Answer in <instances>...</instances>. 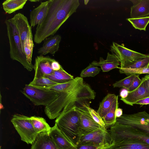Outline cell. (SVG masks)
<instances>
[{
  "instance_id": "obj_21",
  "label": "cell",
  "mask_w": 149,
  "mask_h": 149,
  "mask_svg": "<svg viewBox=\"0 0 149 149\" xmlns=\"http://www.w3.org/2000/svg\"><path fill=\"white\" fill-rule=\"evenodd\" d=\"M118 96L114 94L109 93L101 102L97 112L102 119L110 110L114 101Z\"/></svg>"
},
{
  "instance_id": "obj_10",
  "label": "cell",
  "mask_w": 149,
  "mask_h": 149,
  "mask_svg": "<svg viewBox=\"0 0 149 149\" xmlns=\"http://www.w3.org/2000/svg\"><path fill=\"white\" fill-rule=\"evenodd\" d=\"M87 102L76 106L80 116L81 123L79 132L80 138L84 135L101 128H105L101 126L93 119L87 107Z\"/></svg>"
},
{
  "instance_id": "obj_16",
  "label": "cell",
  "mask_w": 149,
  "mask_h": 149,
  "mask_svg": "<svg viewBox=\"0 0 149 149\" xmlns=\"http://www.w3.org/2000/svg\"><path fill=\"white\" fill-rule=\"evenodd\" d=\"M61 39V37L59 35H54L46 38L44 40L42 46L38 49L37 53L42 56L49 53L54 54L59 49Z\"/></svg>"
},
{
  "instance_id": "obj_17",
  "label": "cell",
  "mask_w": 149,
  "mask_h": 149,
  "mask_svg": "<svg viewBox=\"0 0 149 149\" xmlns=\"http://www.w3.org/2000/svg\"><path fill=\"white\" fill-rule=\"evenodd\" d=\"M49 2V0L41 2L38 6L31 11L30 22L31 27H34L43 20L47 13Z\"/></svg>"
},
{
  "instance_id": "obj_44",
  "label": "cell",
  "mask_w": 149,
  "mask_h": 149,
  "mask_svg": "<svg viewBox=\"0 0 149 149\" xmlns=\"http://www.w3.org/2000/svg\"><path fill=\"white\" fill-rule=\"evenodd\" d=\"M0 149H1V147L0 148Z\"/></svg>"
},
{
  "instance_id": "obj_23",
  "label": "cell",
  "mask_w": 149,
  "mask_h": 149,
  "mask_svg": "<svg viewBox=\"0 0 149 149\" xmlns=\"http://www.w3.org/2000/svg\"><path fill=\"white\" fill-rule=\"evenodd\" d=\"M106 149H149V145L131 142L112 143Z\"/></svg>"
},
{
  "instance_id": "obj_1",
  "label": "cell",
  "mask_w": 149,
  "mask_h": 149,
  "mask_svg": "<svg viewBox=\"0 0 149 149\" xmlns=\"http://www.w3.org/2000/svg\"><path fill=\"white\" fill-rule=\"evenodd\" d=\"M48 8L43 20L37 25L34 40L37 44L54 36L79 5V0H49Z\"/></svg>"
},
{
  "instance_id": "obj_6",
  "label": "cell",
  "mask_w": 149,
  "mask_h": 149,
  "mask_svg": "<svg viewBox=\"0 0 149 149\" xmlns=\"http://www.w3.org/2000/svg\"><path fill=\"white\" fill-rule=\"evenodd\" d=\"M21 92L35 105L48 106L59 96L60 92L50 89L38 88L26 84Z\"/></svg>"
},
{
  "instance_id": "obj_35",
  "label": "cell",
  "mask_w": 149,
  "mask_h": 149,
  "mask_svg": "<svg viewBox=\"0 0 149 149\" xmlns=\"http://www.w3.org/2000/svg\"><path fill=\"white\" fill-rule=\"evenodd\" d=\"M141 81V79L140 78L139 75L136 74L131 85L127 89L129 92L133 91L138 88L140 84Z\"/></svg>"
},
{
  "instance_id": "obj_20",
  "label": "cell",
  "mask_w": 149,
  "mask_h": 149,
  "mask_svg": "<svg viewBox=\"0 0 149 149\" xmlns=\"http://www.w3.org/2000/svg\"><path fill=\"white\" fill-rule=\"evenodd\" d=\"M149 15V0H140L131 8V18L144 17Z\"/></svg>"
},
{
  "instance_id": "obj_36",
  "label": "cell",
  "mask_w": 149,
  "mask_h": 149,
  "mask_svg": "<svg viewBox=\"0 0 149 149\" xmlns=\"http://www.w3.org/2000/svg\"><path fill=\"white\" fill-rule=\"evenodd\" d=\"M129 92L127 89L123 88L120 91V96L121 98H125L127 96Z\"/></svg>"
},
{
  "instance_id": "obj_33",
  "label": "cell",
  "mask_w": 149,
  "mask_h": 149,
  "mask_svg": "<svg viewBox=\"0 0 149 149\" xmlns=\"http://www.w3.org/2000/svg\"><path fill=\"white\" fill-rule=\"evenodd\" d=\"M86 107L91 116L95 121L101 126L106 128L105 124L102 118L97 112L90 107V103H88L87 104Z\"/></svg>"
},
{
  "instance_id": "obj_29",
  "label": "cell",
  "mask_w": 149,
  "mask_h": 149,
  "mask_svg": "<svg viewBox=\"0 0 149 149\" xmlns=\"http://www.w3.org/2000/svg\"><path fill=\"white\" fill-rule=\"evenodd\" d=\"M34 44L33 40V36L31 30L28 36L26 39L24 45V52L26 56L28 62L31 64Z\"/></svg>"
},
{
  "instance_id": "obj_34",
  "label": "cell",
  "mask_w": 149,
  "mask_h": 149,
  "mask_svg": "<svg viewBox=\"0 0 149 149\" xmlns=\"http://www.w3.org/2000/svg\"><path fill=\"white\" fill-rule=\"evenodd\" d=\"M147 68H149V55L147 57L124 68L135 69Z\"/></svg>"
},
{
  "instance_id": "obj_22",
  "label": "cell",
  "mask_w": 149,
  "mask_h": 149,
  "mask_svg": "<svg viewBox=\"0 0 149 149\" xmlns=\"http://www.w3.org/2000/svg\"><path fill=\"white\" fill-rule=\"evenodd\" d=\"M45 77L58 84H63L73 80V76L69 74L63 68L54 71L52 74L45 76Z\"/></svg>"
},
{
  "instance_id": "obj_8",
  "label": "cell",
  "mask_w": 149,
  "mask_h": 149,
  "mask_svg": "<svg viewBox=\"0 0 149 149\" xmlns=\"http://www.w3.org/2000/svg\"><path fill=\"white\" fill-rule=\"evenodd\" d=\"M111 51L118 58L120 67L124 68L138 61L146 58L149 55L143 54L127 48L124 46L113 42Z\"/></svg>"
},
{
  "instance_id": "obj_7",
  "label": "cell",
  "mask_w": 149,
  "mask_h": 149,
  "mask_svg": "<svg viewBox=\"0 0 149 149\" xmlns=\"http://www.w3.org/2000/svg\"><path fill=\"white\" fill-rule=\"evenodd\" d=\"M21 140L32 144L38 134L35 130L30 117L19 114H14L11 120Z\"/></svg>"
},
{
  "instance_id": "obj_37",
  "label": "cell",
  "mask_w": 149,
  "mask_h": 149,
  "mask_svg": "<svg viewBox=\"0 0 149 149\" xmlns=\"http://www.w3.org/2000/svg\"><path fill=\"white\" fill-rule=\"evenodd\" d=\"M135 104H140L142 106L144 105L149 104V97L139 100L136 102Z\"/></svg>"
},
{
  "instance_id": "obj_5",
  "label": "cell",
  "mask_w": 149,
  "mask_h": 149,
  "mask_svg": "<svg viewBox=\"0 0 149 149\" xmlns=\"http://www.w3.org/2000/svg\"><path fill=\"white\" fill-rule=\"evenodd\" d=\"M109 133L112 143L126 141L149 145V134L129 125L117 123L112 125Z\"/></svg>"
},
{
  "instance_id": "obj_9",
  "label": "cell",
  "mask_w": 149,
  "mask_h": 149,
  "mask_svg": "<svg viewBox=\"0 0 149 149\" xmlns=\"http://www.w3.org/2000/svg\"><path fill=\"white\" fill-rule=\"evenodd\" d=\"M116 123L131 126L149 134V114L145 111L132 114H123Z\"/></svg>"
},
{
  "instance_id": "obj_28",
  "label": "cell",
  "mask_w": 149,
  "mask_h": 149,
  "mask_svg": "<svg viewBox=\"0 0 149 149\" xmlns=\"http://www.w3.org/2000/svg\"><path fill=\"white\" fill-rule=\"evenodd\" d=\"M127 20L135 29L146 31V27L149 23V16L137 18H128Z\"/></svg>"
},
{
  "instance_id": "obj_14",
  "label": "cell",
  "mask_w": 149,
  "mask_h": 149,
  "mask_svg": "<svg viewBox=\"0 0 149 149\" xmlns=\"http://www.w3.org/2000/svg\"><path fill=\"white\" fill-rule=\"evenodd\" d=\"M12 19L19 33L23 50L24 52V43L30 31L31 30V27L26 17L21 13H19L15 14Z\"/></svg>"
},
{
  "instance_id": "obj_31",
  "label": "cell",
  "mask_w": 149,
  "mask_h": 149,
  "mask_svg": "<svg viewBox=\"0 0 149 149\" xmlns=\"http://www.w3.org/2000/svg\"><path fill=\"white\" fill-rule=\"evenodd\" d=\"M118 68L119 69L120 73L125 74L127 75L132 74H149V68L135 69L122 68L120 67H118Z\"/></svg>"
},
{
  "instance_id": "obj_15",
  "label": "cell",
  "mask_w": 149,
  "mask_h": 149,
  "mask_svg": "<svg viewBox=\"0 0 149 149\" xmlns=\"http://www.w3.org/2000/svg\"><path fill=\"white\" fill-rule=\"evenodd\" d=\"M49 135L58 149H77L62 133L56 124L51 127Z\"/></svg>"
},
{
  "instance_id": "obj_38",
  "label": "cell",
  "mask_w": 149,
  "mask_h": 149,
  "mask_svg": "<svg viewBox=\"0 0 149 149\" xmlns=\"http://www.w3.org/2000/svg\"><path fill=\"white\" fill-rule=\"evenodd\" d=\"M98 147L91 145H82L77 146V149H95Z\"/></svg>"
},
{
  "instance_id": "obj_43",
  "label": "cell",
  "mask_w": 149,
  "mask_h": 149,
  "mask_svg": "<svg viewBox=\"0 0 149 149\" xmlns=\"http://www.w3.org/2000/svg\"><path fill=\"white\" fill-rule=\"evenodd\" d=\"M29 1L31 2H39L40 1V0H29Z\"/></svg>"
},
{
  "instance_id": "obj_3",
  "label": "cell",
  "mask_w": 149,
  "mask_h": 149,
  "mask_svg": "<svg viewBox=\"0 0 149 149\" xmlns=\"http://www.w3.org/2000/svg\"><path fill=\"white\" fill-rule=\"evenodd\" d=\"M80 123V115L75 106L63 109L55 120L58 129L77 147L80 139L79 132Z\"/></svg>"
},
{
  "instance_id": "obj_11",
  "label": "cell",
  "mask_w": 149,
  "mask_h": 149,
  "mask_svg": "<svg viewBox=\"0 0 149 149\" xmlns=\"http://www.w3.org/2000/svg\"><path fill=\"white\" fill-rule=\"evenodd\" d=\"M111 136L106 129L101 128L81 136L77 146L91 145L99 146L109 143L111 144Z\"/></svg>"
},
{
  "instance_id": "obj_32",
  "label": "cell",
  "mask_w": 149,
  "mask_h": 149,
  "mask_svg": "<svg viewBox=\"0 0 149 149\" xmlns=\"http://www.w3.org/2000/svg\"><path fill=\"white\" fill-rule=\"evenodd\" d=\"M136 74H132L126 78L116 81L113 84V87H122L127 89L131 85Z\"/></svg>"
},
{
  "instance_id": "obj_41",
  "label": "cell",
  "mask_w": 149,
  "mask_h": 149,
  "mask_svg": "<svg viewBox=\"0 0 149 149\" xmlns=\"http://www.w3.org/2000/svg\"><path fill=\"white\" fill-rule=\"evenodd\" d=\"M144 77L146 78L147 81V85L149 90V74L146 75Z\"/></svg>"
},
{
  "instance_id": "obj_25",
  "label": "cell",
  "mask_w": 149,
  "mask_h": 149,
  "mask_svg": "<svg viewBox=\"0 0 149 149\" xmlns=\"http://www.w3.org/2000/svg\"><path fill=\"white\" fill-rule=\"evenodd\" d=\"M27 0H6L2 3L3 10L7 13L10 14L22 9Z\"/></svg>"
},
{
  "instance_id": "obj_27",
  "label": "cell",
  "mask_w": 149,
  "mask_h": 149,
  "mask_svg": "<svg viewBox=\"0 0 149 149\" xmlns=\"http://www.w3.org/2000/svg\"><path fill=\"white\" fill-rule=\"evenodd\" d=\"M58 84L47 78L42 77L34 78L29 84L38 88L48 89L51 86Z\"/></svg>"
},
{
  "instance_id": "obj_12",
  "label": "cell",
  "mask_w": 149,
  "mask_h": 149,
  "mask_svg": "<svg viewBox=\"0 0 149 149\" xmlns=\"http://www.w3.org/2000/svg\"><path fill=\"white\" fill-rule=\"evenodd\" d=\"M55 60L48 56L40 55L36 56L33 65L35 71L34 78L44 77L52 74L54 71L52 65Z\"/></svg>"
},
{
  "instance_id": "obj_4",
  "label": "cell",
  "mask_w": 149,
  "mask_h": 149,
  "mask_svg": "<svg viewBox=\"0 0 149 149\" xmlns=\"http://www.w3.org/2000/svg\"><path fill=\"white\" fill-rule=\"evenodd\" d=\"M7 34L9 43L10 56L11 59L19 62L29 71L33 69V65L28 61L24 52L19 33L12 18L6 20Z\"/></svg>"
},
{
  "instance_id": "obj_42",
  "label": "cell",
  "mask_w": 149,
  "mask_h": 149,
  "mask_svg": "<svg viewBox=\"0 0 149 149\" xmlns=\"http://www.w3.org/2000/svg\"><path fill=\"white\" fill-rule=\"evenodd\" d=\"M130 1L133 3V5H135L139 3L140 0H130Z\"/></svg>"
},
{
  "instance_id": "obj_24",
  "label": "cell",
  "mask_w": 149,
  "mask_h": 149,
  "mask_svg": "<svg viewBox=\"0 0 149 149\" xmlns=\"http://www.w3.org/2000/svg\"><path fill=\"white\" fill-rule=\"evenodd\" d=\"M30 119L33 127L37 132L40 133H49L51 127L42 117L32 116Z\"/></svg>"
},
{
  "instance_id": "obj_19",
  "label": "cell",
  "mask_w": 149,
  "mask_h": 149,
  "mask_svg": "<svg viewBox=\"0 0 149 149\" xmlns=\"http://www.w3.org/2000/svg\"><path fill=\"white\" fill-rule=\"evenodd\" d=\"M30 149H58L49 133L38 134Z\"/></svg>"
},
{
  "instance_id": "obj_18",
  "label": "cell",
  "mask_w": 149,
  "mask_h": 149,
  "mask_svg": "<svg viewBox=\"0 0 149 149\" xmlns=\"http://www.w3.org/2000/svg\"><path fill=\"white\" fill-rule=\"evenodd\" d=\"M91 63L95 66H100L103 72H107L115 68H118L120 63L115 55L108 53L106 60L100 57L99 61H94Z\"/></svg>"
},
{
  "instance_id": "obj_39",
  "label": "cell",
  "mask_w": 149,
  "mask_h": 149,
  "mask_svg": "<svg viewBox=\"0 0 149 149\" xmlns=\"http://www.w3.org/2000/svg\"><path fill=\"white\" fill-rule=\"evenodd\" d=\"M123 113V109L120 108H117L116 111V116L117 118H119L121 116Z\"/></svg>"
},
{
  "instance_id": "obj_2",
  "label": "cell",
  "mask_w": 149,
  "mask_h": 149,
  "mask_svg": "<svg viewBox=\"0 0 149 149\" xmlns=\"http://www.w3.org/2000/svg\"><path fill=\"white\" fill-rule=\"evenodd\" d=\"M95 93L87 84L84 83L83 78L67 90L60 92L58 97L44 110L50 119L56 118L63 110L72 107L79 106L94 100Z\"/></svg>"
},
{
  "instance_id": "obj_13",
  "label": "cell",
  "mask_w": 149,
  "mask_h": 149,
  "mask_svg": "<svg viewBox=\"0 0 149 149\" xmlns=\"http://www.w3.org/2000/svg\"><path fill=\"white\" fill-rule=\"evenodd\" d=\"M141 79V83L138 88L133 91L129 92L126 98H121L120 100L126 104L133 106L137 101L149 97V90L146 79L144 77Z\"/></svg>"
},
{
  "instance_id": "obj_40",
  "label": "cell",
  "mask_w": 149,
  "mask_h": 149,
  "mask_svg": "<svg viewBox=\"0 0 149 149\" xmlns=\"http://www.w3.org/2000/svg\"><path fill=\"white\" fill-rule=\"evenodd\" d=\"M111 144L107 143L102 145L98 146L95 149H106L108 148Z\"/></svg>"
},
{
  "instance_id": "obj_30",
  "label": "cell",
  "mask_w": 149,
  "mask_h": 149,
  "mask_svg": "<svg viewBox=\"0 0 149 149\" xmlns=\"http://www.w3.org/2000/svg\"><path fill=\"white\" fill-rule=\"evenodd\" d=\"M100 71V69L93 65L91 63L81 71L80 76L83 78L88 77H94L98 74Z\"/></svg>"
},
{
  "instance_id": "obj_26",
  "label": "cell",
  "mask_w": 149,
  "mask_h": 149,
  "mask_svg": "<svg viewBox=\"0 0 149 149\" xmlns=\"http://www.w3.org/2000/svg\"><path fill=\"white\" fill-rule=\"evenodd\" d=\"M118 96L114 100L110 110L102 118L105 124L106 128L107 127H111L116 122V111L118 107Z\"/></svg>"
}]
</instances>
